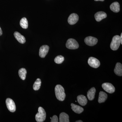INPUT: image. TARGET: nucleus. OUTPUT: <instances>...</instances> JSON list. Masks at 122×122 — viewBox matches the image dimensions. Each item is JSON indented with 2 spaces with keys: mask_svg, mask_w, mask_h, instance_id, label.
I'll list each match as a JSON object with an SVG mask.
<instances>
[{
  "mask_svg": "<svg viewBox=\"0 0 122 122\" xmlns=\"http://www.w3.org/2000/svg\"><path fill=\"white\" fill-rule=\"evenodd\" d=\"M46 114L45 110L41 107H39L38 112L35 115V119L37 122H44L46 119Z\"/></svg>",
  "mask_w": 122,
  "mask_h": 122,
  "instance_id": "obj_2",
  "label": "nucleus"
},
{
  "mask_svg": "<svg viewBox=\"0 0 122 122\" xmlns=\"http://www.w3.org/2000/svg\"><path fill=\"white\" fill-rule=\"evenodd\" d=\"M49 50V47L47 45H43L41 46L39 49V55L40 57L44 58L47 54Z\"/></svg>",
  "mask_w": 122,
  "mask_h": 122,
  "instance_id": "obj_9",
  "label": "nucleus"
},
{
  "mask_svg": "<svg viewBox=\"0 0 122 122\" xmlns=\"http://www.w3.org/2000/svg\"><path fill=\"white\" fill-rule=\"evenodd\" d=\"M66 48L74 50L78 49L79 45L75 39L70 38L68 39L66 44Z\"/></svg>",
  "mask_w": 122,
  "mask_h": 122,
  "instance_id": "obj_4",
  "label": "nucleus"
},
{
  "mask_svg": "<svg viewBox=\"0 0 122 122\" xmlns=\"http://www.w3.org/2000/svg\"><path fill=\"white\" fill-rule=\"evenodd\" d=\"M95 1H104L105 0H94Z\"/></svg>",
  "mask_w": 122,
  "mask_h": 122,
  "instance_id": "obj_27",
  "label": "nucleus"
},
{
  "mask_svg": "<svg viewBox=\"0 0 122 122\" xmlns=\"http://www.w3.org/2000/svg\"><path fill=\"white\" fill-rule=\"evenodd\" d=\"M88 63L91 67L94 68H98L100 66L99 61L93 57H90L89 58Z\"/></svg>",
  "mask_w": 122,
  "mask_h": 122,
  "instance_id": "obj_5",
  "label": "nucleus"
},
{
  "mask_svg": "<svg viewBox=\"0 0 122 122\" xmlns=\"http://www.w3.org/2000/svg\"><path fill=\"white\" fill-rule=\"evenodd\" d=\"M51 122H58V118L56 115H54L51 118Z\"/></svg>",
  "mask_w": 122,
  "mask_h": 122,
  "instance_id": "obj_24",
  "label": "nucleus"
},
{
  "mask_svg": "<svg viewBox=\"0 0 122 122\" xmlns=\"http://www.w3.org/2000/svg\"><path fill=\"white\" fill-rule=\"evenodd\" d=\"M55 95L57 99L60 101H63L66 98L65 90L61 85H57L55 89Z\"/></svg>",
  "mask_w": 122,
  "mask_h": 122,
  "instance_id": "obj_1",
  "label": "nucleus"
},
{
  "mask_svg": "<svg viewBox=\"0 0 122 122\" xmlns=\"http://www.w3.org/2000/svg\"><path fill=\"white\" fill-rule=\"evenodd\" d=\"M110 8L114 12H118L120 11V5L118 2H114L111 5Z\"/></svg>",
  "mask_w": 122,
  "mask_h": 122,
  "instance_id": "obj_17",
  "label": "nucleus"
},
{
  "mask_svg": "<svg viewBox=\"0 0 122 122\" xmlns=\"http://www.w3.org/2000/svg\"><path fill=\"white\" fill-rule=\"evenodd\" d=\"M107 98V94L102 91H100L99 93L98 99V102L101 103L105 102Z\"/></svg>",
  "mask_w": 122,
  "mask_h": 122,
  "instance_id": "obj_18",
  "label": "nucleus"
},
{
  "mask_svg": "<svg viewBox=\"0 0 122 122\" xmlns=\"http://www.w3.org/2000/svg\"><path fill=\"white\" fill-rule=\"evenodd\" d=\"M120 44V36L119 35H116L114 36L112 38L110 45V48L112 50H117L119 48Z\"/></svg>",
  "mask_w": 122,
  "mask_h": 122,
  "instance_id": "obj_3",
  "label": "nucleus"
},
{
  "mask_svg": "<svg viewBox=\"0 0 122 122\" xmlns=\"http://www.w3.org/2000/svg\"><path fill=\"white\" fill-rule=\"evenodd\" d=\"M120 44H122V33H121L120 36Z\"/></svg>",
  "mask_w": 122,
  "mask_h": 122,
  "instance_id": "obj_25",
  "label": "nucleus"
},
{
  "mask_svg": "<svg viewBox=\"0 0 122 122\" xmlns=\"http://www.w3.org/2000/svg\"><path fill=\"white\" fill-rule=\"evenodd\" d=\"M79 20V16L77 14L72 13L71 14L68 18V22L71 25H74L76 24Z\"/></svg>",
  "mask_w": 122,
  "mask_h": 122,
  "instance_id": "obj_10",
  "label": "nucleus"
},
{
  "mask_svg": "<svg viewBox=\"0 0 122 122\" xmlns=\"http://www.w3.org/2000/svg\"><path fill=\"white\" fill-rule=\"evenodd\" d=\"M85 42L87 45L93 46L97 44L98 39L96 38L93 37H87L85 38Z\"/></svg>",
  "mask_w": 122,
  "mask_h": 122,
  "instance_id": "obj_8",
  "label": "nucleus"
},
{
  "mask_svg": "<svg viewBox=\"0 0 122 122\" xmlns=\"http://www.w3.org/2000/svg\"><path fill=\"white\" fill-rule=\"evenodd\" d=\"M96 90L95 87H93L87 92V97L90 100H93L95 98Z\"/></svg>",
  "mask_w": 122,
  "mask_h": 122,
  "instance_id": "obj_16",
  "label": "nucleus"
},
{
  "mask_svg": "<svg viewBox=\"0 0 122 122\" xmlns=\"http://www.w3.org/2000/svg\"><path fill=\"white\" fill-rule=\"evenodd\" d=\"M2 34V30H1V28L0 27V36H1Z\"/></svg>",
  "mask_w": 122,
  "mask_h": 122,
  "instance_id": "obj_26",
  "label": "nucleus"
},
{
  "mask_svg": "<svg viewBox=\"0 0 122 122\" xmlns=\"http://www.w3.org/2000/svg\"><path fill=\"white\" fill-rule=\"evenodd\" d=\"M107 17L106 13L103 11H100L96 13L95 15V18L96 21H100Z\"/></svg>",
  "mask_w": 122,
  "mask_h": 122,
  "instance_id": "obj_11",
  "label": "nucleus"
},
{
  "mask_svg": "<svg viewBox=\"0 0 122 122\" xmlns=\"http://www.w3.org/2000/svg\"><path fill=\"white\" fill-rule=\"evenodd\" d=\"M6 104L7 108L11 112H15L16 110V107L15 103L12 99L10 98L7 99Z\"/></svg>",
  "mask_w": 122,
  "mask_h": 122,
  "instance_id": "obj_6",
  "label": "nucleus"
},
{
  "mask_svg": "<svg viewBox=\"0 0 122 122\" xmlns=\"http://www.w3.org/2000/svg\"><path fill=\"white\" fill-rule=\"evenodd\" d=\"M14 37L21 44H24L25 43V38L23 35H21L20 33L18 32H15L14 34Z\"/></svg>",
  "mask_w": 122,
  "mask_h": 122,
  "instance_id": "obj_12",
  "label": "nucleus"
},
{
  "mask_svg": "<svg viewBox=\"0 0 122 122\" xmlns=\"http://www.w3.org/2000/svg\"><path fill=\"white\" fill-rule=\"evenodd\" d=\"M20 26L24 29L28 28V23L26 18L24 17L20 21Z\"/></svg>",
  "mask_w": 122,
  "mask_h": 122,
  "instance_id": "obj_20",
  "label": "nucleus"
},
{
  "mask_svg": "<svg viewBox=\"0 0 122 122\" xmlns=\"http://www.w3.org/2000/svg\"><path fill=\"white\" fill-rule=\"evenodd\" d=\"M18 74L22 80H25L26 78V71L25 68H21L19 70Z\"/></svg>",
  "mask_w": 122,
  "mask_h": 122,
  "instance_id": "obj_21",
  "label": "nucleus"
},
{
  "mask_svg": "<svg viewBox=\"0 0 122 122\" xmlns=\"http://www.w3.org/2000/svg\"><path fill=\"white\" fill-rule=\"evenodd\" d=\"M71 106L72 107L71 109L73 111L76 113L81 114L84 110V109L82 107L78 105H75L74 103H71Z\"/></svg>",
  "mask_w": 122,
  "mask_h": 122,
  "instance_id": "obj_15",
  "label": "nucleus"
},
{
  "mask_svg": "<svg viewBox=\"0 0 122 122\" xmlns=\"http://www.w3.org/2000/svg\"><path fill=\"white\" fill-rule=\"evenodd\" d=\"M82 121H81V120H78V121H76V122H82Z\"/></svg>",
  "mask_w": 122,
  "mask_h": 122,
  "instance_id": "obj_28",
  "label": "nucleus"
},
{
  "mask_svg": "<svg viewBox=\"0 0 122 122\" xmlns=\"http://www.w3.org/2000/svg\"><path fill=\"white\" fill-rule=\"evenodd\" d=\"M114 72L116 75L118 76H122V65L121 63L118 62L116 63Z\"/></svg>",
  "mask_w": 122,
  "mask_h": 122,
  "instance_id": "obj_13",
  "label": "nucleus"
},
{
  "mask_svg": "<svg viewBox=\"0 0 122 122\" xmlns=\"http://www.w3.org/2000/svg\"><path fill=\"white\" fill-rule=\"evenodd\" d=\"M64 59H65V58L63 56H61V55H59V56H57L55 58L54 61L57 64H61L63 62Z\"/></svg>",
  "mask_w": 122,
  "mask_h": 122,
  "instance_id": "obj_23",
  "label": "nucleus"
},
{
  "mask_svg": "<svg viewBox=\"0 0 122 122\" xmlns=\"http://www.w3.org/2000/svg\"><path fill=\"white\" fill-rule=\"evenodd\" d=\"M103 89L109 93L112 94L115 91V88L111 83H105L102 85Z\"/></svg>",
  "mask_w": 122,
  "mask_h": 122,
  "instance_id": "obj_7",
  "label": "nucleus"
},
{
  "mask_svg": "<svg viewBox=\"0 0 122 122\" xmlns=\"http://www.w3.org/2000/svg\"><path fill=\"white\" fill-rule=\"evenodd\" d=\"M69 115L67 114L62 112L59 115V122H69Z\"/></svg>",
  "mask_w": 122,
  "mask_h": 122,
  "instance_id": "obj_19",
  "label": "nucleus"
},
{
  "mask_svg": "<svg viewBox=\"0 0 122 122\" xmlns=\"http://www.w3.org/2000/svg\"><path fill=\"white\" fill-rule=\"evenodd\" d=\"M41 85V81L39 78H37L34 82L33 86V89L35 91H37L40 89Z\"/></svg>",
  "mask_w": 122,
  "mask_h": 122,
  "instance_id": "obj_22",
  "label": "nucleus"
},
{
  "mask_svg": "<svg viewBox=\"0 0 122 122\" xmlns=\"http://www.w3.org/2000/svg\"><path fill=\"white\" fill-rule=\"evenodd\" d=\"M78 102L80 105L85 106L86 105L87 102V98L86 96L83 95H80L77 97Z\"/></svg>",
  "mask_w": 122,
  "mask_h": 122,
  "instance_id": "obj_14",
  "label": "nucleus"
}]
</instances>
